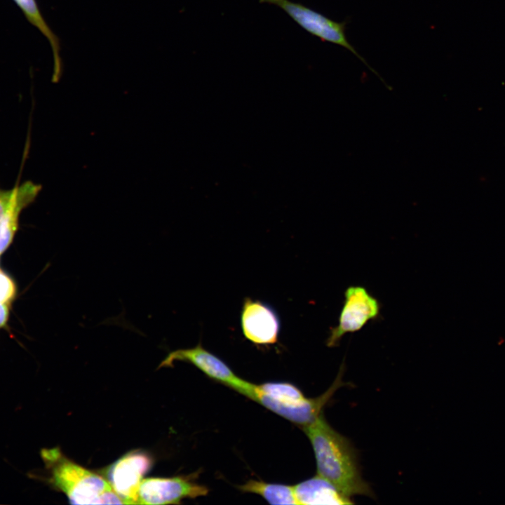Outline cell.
Segmentation results:
<instances>
[{
  "instance_id": "1",
  "label": "cell",
  "mask_w": 505,
  "mask_h": 505,
  "mask_svg": "<svg viewBox=\"0 0 505 505\" xmlns=\"http://www.w3.org/2000/svg\"><path fill=\"white\" fill-rule=\"evenodd\" d=\"M302 429L311 444L318 476L349 497H375L370 486L362 477L353 444L329 424L323 412Z\"/></svg>"
},
{
  "instance_id": "2",
  "label": "cell",
  "mask_w": 505,
  "mask_h": 505,
  "mask_svg": "<svg viewBox=\"0 0 505 505\" xmlns=\"http://www.w3.org/2000/svg\"><path fill=\"white\" fill-rule=\"evenodd\" d=\"M52 487L64 493L74 504H124L107 480L67 457L58 448L41 451Z\"/></svg>"
},
{
  "instance_id": "3",
  "label": "cell",
  "mask_w": 505,
  "mask_h": 505,
  "mask_svg": "<svg viewBox=\"0 0 505 505\" xmlns=\"http://www.w3.org/2000/svg\"><path fill=\"white\" fill-rule=\"evenodd\" d=\"M344 365L332 385L316 398H307L295 385L288 382L254 384L249 399L286 419L300 428L312 423L340 387L347 385L342 380Z\"/></svg>"
},
{
  "instance_id": "4",
  "label": "cell",
  "mask_w": 505,
  "mask_h": 505,
  "mask_svg": "<svg viewBox=\"0 0 505 505\" xmlns=\"http://www.w3.org/2000/svg\"><path fill=\"white\" fill-rule=\"evenodd\" d=\"M344 300L338 324L330 328L326 340L328 347L337 346L344 335L361 330L369 321L380 315L381 304L362 285H350L344 291Z\"/></svg>"
},
{
  "instance_id": "5",
  "label": "cell",
  "mask_w": 505,
  "mask_h": 505,
  "mask_svg": "<svg viewBox=\"0 0 505 505\" xmlns=\"http://www.w3.org/2000/svg\"><path fill=\"white\" fill-rule=\"evenodd\" d=\"M260 2L278 6L307 32L323 41L347 49L374 72L349 42L346 36V22L334 21L310 8L290 0H260Z\"/></svg>"
},
{
  "instance_id": "6",
  "label": "cell",
  "mask_w": 505,
  "mask_h": 505,
  "mask_svg": "<svg viewBox=\"0 0 505 505\" xmlns=\"http://www.w3.org/2000/svg\"><path fill=\"white\" fill-rule=\"evenodd\" d=\"M189 363L211 379L250 398L254 384L237 376L220 358L206 350L201 343L188 349H179L168 354L158 368L173 367L175 362Z\"/></svg>"
},
{
  "instance_id": "7",
  "label": "cell",
  "mask_w": 505,
  "mask_h": 505,
  "mask_svg": "<svg viewBox=\"0 0 505 505\" xmlns=\"http://www.w3.org/2000/svg\"><path fill=\"white\" fill-rule=\"evenodd\" d=\"M194 476L172 478H146L140 483L137 504H179L187 498H196L208 494V488L195 481Z\"/></svg>"
},
{
  "instance_id": "8",
  "label": "cell",
  "mask_w": 505,
  "mask_h": 505,
  "mask_svg": "<svg viewBox=\"0 0 505 505\" xmlns=\"http://www.w3.org/2000/svg\"><path fill=\"white\" fill-rule=\"evenodd\" d=\"M152 459L146 452L133 450L102 469V476L124 504H137V492L144 474L151 469Z\"/></svg>"
},
{
  "instance_id": "9",
  "label": "cell",
  "mask_w": 505,
  "mask_h": 505,
  "mask_svg": "<svg viewBox=\"0 0 505 505\" xmlns=\"http://www.w3.org/2000/svg\"><path fill=\"white\" fill-rule=\"evenodd\" d=\"M241 325L245 339L255 344L270 345L278 341L281 330L279 317L273 308L260 300L244 299Z\"/></svg>"
},
{
  "instance_id": "10",
  "label": "cell",
  "mask_w": 505,
  "mask_h": 505,
  "mask_svg": "<svg viewBox=\"0 0 505 505\" xmlns=\"http://www.w3.org/2000/svg\"><path fill=\"white\" fill-rule=\"evenodd\" d=\"M41 189L40 184L30 181L13 188L11 204L0 220V255L12 243L20 212L35 199Z\"/></svg>"
},
{
  "instance_id": "11",
  "label": "cell",
  "mask_w": 505,
  "mask_h": 505,
  "mask_svg": "<svg viewBox=\"0 0 505 505\" xmlns=\"http://www.w3.org/2000/svg\"><path fill=\"white\" fill-rule=\"evenodd\" d=\"M297 504L350 505L351 497L318 474L293 486Z\"/></svg>"
},
{
  "instance_id": "12",
  "label": "cell",
  "mask_w": 505,
  "mask_h": 505,
  "mask_svg": "<svg viewBox=\"0 0 505 505\" xmlns=\"http://www.w3.org/2000/svg\"><path fill=\"white\" fill-rule=\"evenodd\" d=\"M23 13L28 22L38 29L50 43L53 60L52 81H60L63 72V64L60 55V42L44 20L36 0H13Z\"/></svg>"
},
{
  "instance_id": "13",
  "label": "cell",
  "mask_w": 505,
  "mask_h": 505,
  "mask_svg": "<svg viewBox=\"0 0 505 505\" xmlns=\"http://www.w3.org/2000/svg\"><path fill=\"white\" fill-rule=\"evenodd\" d=\"M238 488L243 492L258 494L271 504H297L293 486L250 479Z\"/></svg>"
},
{
  "instance_id": "14",
  "label": "cell",
  "mask_w": 505,
  "mask_h": 505,
  "mask_svg": "<svg viewBox=\"0 0 505 505\" xmlns=\"http://www.w3.org/2000/svg\"><path fill=\"white\" fill-rule=\"evenodd\" d=\"M13 280L0 269V303L11 304L16 295Z\"/></svg>"
},
{
  "instance_id": "15",
  "label": "cell",
  "mask_w": 505,
  "mask_h": 505,
  "mask_svg": "<svg viewBox=\"0 0 505 505\" xmlns=\"http://www.w3.org/2000/svg\"><path fill=\"white\" fill-rule=\"evenodd\" d=\"M13 194V189L8 191L0 189V220L11 204Z\"/></svg>"
},
{
  "instance_id": "16",
  "label": "cell",
  "mask_w": 505,
  "mask_h": 505,
  "mask_svg": "<svg viewBox=\"0 0 505 505\" xmlns=\"http://www.w3.org/2000/svg\"><path fill=\"white\" fill-rule=\"evenodd\" d=\"M11 304L0 303V328L5 326L9 316Z\"/></svg>"
}]
</instances>
